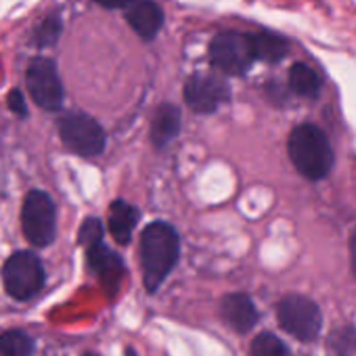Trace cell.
<instances>
[{
  "label": "cell",
  "mask_w": 356,
  "mask_h": 356,
  "mask_svg": "<svg viewBox=\"0 0 356 356\" xmlns=\"http://www.w3.org/2000/svg\"><path fill=\"white\" fill-rule=\"evenodd\" d=\"M178 260V235L165 222L149 225L140 235V262L147 291H157Z\"/></svg>",
  "instance_id": "obj_1"
},
{
  "label": "cell",
  "mask_w": 356,
  "mask_h": 356,
  "mask_svg": "<svg viewBox=\"0 0 356 356\" xmlns=\"http://www.w3.org/2000/svg\"><path fill=\"white\" fill-rule=\"evenodd\" d=\"M287 151L298 172L310 181H318L333 168V151L321 128L314 124L296 126L287 140Z\"/></svg>",
  "instance_id": "obj_2"
},
{
  "label": "cell",
  "mask_w": 356,
  "mask_h": 356,
  "mask_svg": "<svg viewBox=\"0 0 356 356\" xmlns=\"http://www.w3.org/2000/svg\"><path fill=\"white\" fill-rule=\"evenodd\" d=\"M210 61L216 70L239 76L245 74L256 61L252 34L241 32H220L210 42Z\"/></svg>",
  "instance_id": "obj_3"
},
{
  "label": "cell",
  "mask_w": 356,
  "mask_h": 356,
  "mask_svg": "<svg viewBox=\"0 0 356 356\" xmlns=\"http://www.w3.org/2000/svg\"><path fill=\"white\" fill-rule=\"evenodd\" d=\"M26 84L32 101L44 111H59L65 99V88L55 61L36 57L26 70Z\"/></svg>",
  "instance_id": "obj_4"
},
{
  "label": "cell",
  "mask_w": 356,
  "mask_h": 356,
  "mask_svg": "<svg viewBox=\"0 0 356 356\" xmlns=\"http://www.w3.org/2000/svg\"><path fill=\"white\" fill-rule=\"evenodd\" d=\"M22 227L26 239L36 248H47L53 243L57 233L55 204L44 191H30L22 208Z\"/></svg>",
  "instance_id": "obj_5"
},
{
  "label": "cell",
  "mask_w": 356,
  "mask_h": 356,
  "mask_svg": "<svg viewBox=\"0 0 356 356\" xmlns=\"http://www.w3.org/2000/svg\"><path fill=\"white\" fill-rule=\"evenodd\" d=\"M279 325L300 341H312L321 333L323 314L318 306L304 296H287L277 306Z\"/></svg>",
  "instance_id": "obj_6"
},
{
  "label": "cell",
  "mask_w": 356,
  "mask_h": 356,
  "mask_svg": "<svg viewBox=\"0 0 356 356\" xmlns=\"http://www.w3.org/2000/svg\"><path fill=\"white\" fill-rule=\"evenodd\" d=\"M57 128H59V136L63 145L78 155L92 157L105 149V132L101 124L86 113H80V111L65 113L59 120Z\"/></svg>",
  "instance_id": "obj_7"
},
{
  "label": "cell",
  "mask_w": 356,
  "mask_h": 356,
  "mask_svg": "<svg viewBox=\"0 0 356 356\" xmlns=\"http://www.w3.org/2000/svg\"><path fill=\"white\" fill-rule=\"evenodd\" d=\"M5 289L15 300L34 298L44 285V268L36 254L32 252H15L3 270Z\"/></svg>",
  "instance_id": "obj_8"
},
{
  "label": "cell",
  "mask_w": 356,
  "mask_h": 356,
  "mask_svg": "<svg viewBox=\"0 0 356 356\" xmlns=\"http://www.w3.org/2000/svg\"><path fill=\"white\" fill-rule=\"evenodd\" d=\"M229 99V86L216 76L193 74L185 84V101L197 113H212Z\"/></svg>",
  "instance_id": "obj_9"
},
{
  "label": "cell",
  "mask_w": 356,
  "mask_h": 356,
  "mask_svg": "<svg viewBox=\"0 0 356 356\" xmlns=\"http://www.w3.org/2000/svg\"><path fill=\"white\" fill-rule=\"evenodd\" d=\"M126 22L143 40H153L163 26V13L153 0H136L126 11Z\"/></svg>",
  "instance_id": "obj_10"
},
{
  "label": "cell",
  "mask_w": 356,
  "mask_h": 356,
  "mask_svg": "<svg viewBox=\"0 0 356 356\" xmlns=\"http://www.w3.org/2000/svg\"><path fill=\"white\" fill-rule=\"evenodd\" d=\"M86 252H88V266L92 268V273H97L103 285L113 291L124 277V264L120 256L113 254L107 245H103V241L88 248Z\"/></svg>",
  "instance_id": "obj_11"
},
{
  "label": "cell",
  "mask_w": 356,
  "mask_h": 356,
  "mask_svg": "<svg viewBox=\"0 0 356 356\" xmlns=\"http://www.w3.org/2000/svg\"><path fill=\"white\" fill-rule=\"evenodd\" d=\"M220 312H222L225 321L239 333H248L258 321V310L245 293L225 296L220 302Z\"/></svg>",
  "instance_id": "obj_12"
},
{
  "label": "cell",
  "mask_w": 356,
  "mask_h": 356,
  "mask_svg": "<svg viewBox=\"0 0 356 356\" xmlns=\"http://www.w3.org/2000/svg\"><path fill=\"white\" fill-rule=\"evenodd\" d=\"M181 130V111L178 107L163 103L155 109L153 122H151V140L155 147H165L174 140V136Z\"/></svg>",
  "instance_id": "obj_13"
},
{
  "label": "cell",
  "mask_w": 356,
  "mask_h": 356,
  "mask_svg": "<svg viewBox=\"0 0 356 356\" xmlns=\"http://www.w3.org/2000/svg\"><path fill=\"white\" fill-rule=\"evenodd\" d=\"M136 220H138V212L130 204H126L122 200L111 204V208H109V231L118 243L130 241L132 231L136 227Z\"/></svg>",
  "instance_id": "obj_14"
},
{
  "label": "cell",
  "mask_w": 356,
  "mask_h": 356,
  "mask_svg": "<svg viewBox=\"0 0 356 356\" xmlns=\"http://www.w3.org/2000/svg\"><path fill=\"white\" fill-rule=\"evenodd\" d=\"M252 44H254L256 59H262V61H268V63L281 61L289 51V44H287L285 38H281L277 34H268V32L254 34Z\"/></svg>",
  "instance_id": "obj_15"
},
{
  "label": "cell",
  "mask_w": 356,
  "mask_h": 356,
  "mask_svg": "<svg viewBox=\"0 0 356 356\" xmlns=\"http://www.w3.org/2000/svg\"><path fill=\"white\" fill-rule=\"evenodd\" d=\"M289 86L302 97H316L321 90V78L306 63H296L289 70Z\"/></svg>",
  "instance_id": "obj_16"
},
{
  "label": "cell",
  "mask_w": 356,
  "mask_h": 356,
  "mask_svg": "<svg viewBox=\"0 0 356 356\" xmlns=\"http://www.w3.org/2000/svg\"><path fill=\"white\" fill-rule=\"evenodd\" d=\"M34 339L26 331L13 329L0 335V356H32Z\"/></svg>",
  "instance_id": "obj_17"
},
{
  "label": "cell",
  "mask_w": 356,
  "mask_h": 356,
  "mask_svg": "<svg viewBox=\"0 0 356 356\" xmlns=\"http://www.w3.org/2000/svg\"><path fill=\"white\" fill-rule=\"evenodd\" d=\"M252 356H291L289 348L273 333H260L252 341Z\"/></svg>",
  "instance_id": "obj_18"
},
{
  "label": "cell",
  "mask_w": 356,
  "mask_h": 356,
  "mask_svg": "<svg viewBox=\"0 0 356 356\" xmlns=\"http://www.w3.org/2000/svg\"><path fill=\"white\" fill-rule=\"evenodd\" d=\"M61 36V19L57 15H49L36 30H34V42L38 47H53Z\"/></svg>",
  "instance_id": "obj_19"
},
{
  "label": "cell",
  "mask_w": 356,
  "mask_h": 356,
  "mask_svg": "<svg viewBox=\"0 0 356 356\" xmlns=\"http://www.w3.org/2000/svg\"><path fill=\"white\" fill-rule=\"evenodd\" d=\"M103 237V227L97 218H86L82 229H80V243L88 250L97 243H101Z\"/></svg>",
  "instance_id": "obj_20"
},
{
  "label": "cell",
  "mask_w": 356,
  "mask_h": 356,
  "mask_svg": "<svg viewBox=\"0 0 356 356\" xmlns=\"http://www.w3.org/2000/svg\"><path fill=\"white\" fill-rule=\"evenodd\" d=\"M7 101H9V109L13 113H17L19 118H26L28 115V105H26V99H24V95H22L19 88H13L9 92V99Z\"/></svg>",
  "instance_id": "obj_21"
},
{
  "label": "cell",
  "mask_w": 356,
  "mask_h": 356,
  "mask_svg": "<svg viewBox=\"0 0 356 356\" xmlns=\"http://www.w3.org/2000/svg\"><path fill=\"white\" fill-rule=\"evenodd\" d=\"M95 3L105 9H130L136 0H95Z\"/></svg>",
  "instance_id": "obj_22"
},
{
  "label": "cell",
  "mask_w": 356,
  "mask_h": 356,
  "mask_svg": "<svg viewBox=\"0 0 356 356\" xmlns=\"http://www.w3.org/2000/svg\"><path fill=\"white\" fill-rule=\"evenodd\" d=\"M350 264H352V273L356 277V229L352 231V237H350Z\"/></svg>",
  "instance_id": "obj_23"
},
{
  "label": "cell",
  "mask_w": 356,
  "mask_h": 356,
  "mask_svg": "<svg viewBox=\"0 0 356 356\" xmlns=\"http://www.w3.org/2000/svg\"><path fill=\"white\" fill-rule=\"evenodd\" d=\"M84 356H95V354H84Z\"/></svg>",
  "instance_id": "obj_24"
}]
</instances>
